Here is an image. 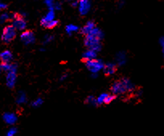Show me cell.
<instances>
[{
    "mask_svg": "<svg viewBox=\"0 0 164 136\" xmlns=\"http://www.w3.org/2000/svg\"><path fill=\"white\" fill-rule=\"evenodd\" d=\"M101 37V33L97 29H93L89 34L86 35L84 44L89 47V49L93 51H98L101 48L100 39Z\"/></svg>",
    "mask_w": 164,
    "mask_h": 136,
    "instance_id": "6da1fadb",
    "label": "cell"
},
{
    "mask_svg": "<svg viewBox=\"0 0 164 136\" xmlns=\"http://www.w3.org/2000/svg\"><path fill=\"white\" fill-rule=\"evenodd\" d=\"M133 89V85L130 83L129 80L122 79V81H117L115 82L111 87V91L113 94H123L127 91H130Z\"/></svg>",
    "mask_w": 164,
    "mask_h": 136,
    "instance_id": "7a4b0ae2",
    "label": "cell"
},
{
    "mask_svg": "<svg viewBox=\"0 0 164 136\" xmlns=\"http://www.w3.org/2000/svg\"><path fill=\"white\" fill-rule=\"evenodd\" d=\"M16 36V29L13 25H8L3 29L2 35V40L4 43H9Z\"/></svg>",
    "mask_w": 164,
    "mask_h": 136,
    "instance_id": "3957f363",
    "label": "cell"
},
{
    "mask_svg": "<svg viewBox=\"0 0 164 136\" xmlns=\"http://www.w3.org/2000/svg\"><path fill=\"white\" fill-rule=\"evenodd\" d=\"M13 19V23L12 25L15 26V28L19 31L24 30L26 27V22L24 20V19L21 15H19L18 14H15L12 17Z\"/></svg>",
    "mask_w": 164,
    "mask_h": 136,
    "instance_id": "277c9868",
    "label": "cell"
},
{
    "mask_svg": "<svg viewBox=\"0 0 164 136\" xmlns=\"http://www.w3.org/2000/svg\"><path fill=\"white\" fill-rule=\"evenodd\" d=\"M84 63L86 64L88 69H89L90 71H92V72H97V71L101 70V67L103 66V64H102V63H101V61L94 59L88 60V61L84 62Z\"/></svg>",
    "mask_w": 164,
    "mask_h": 136,
    "instance_id": "5b68a950",
    "label": "cell"
},
{
    "mask_svg": "<svg viewBox=\"0 0 164 136\" xmlns=\"http://www.w3.org/2000/svg\"><path fill=\"white\" fill-rule=\"evenodd\" d=\"M79 6V11L82 15H84L88 13L90 8V2L89 0H80V2L78 3Z\"/></svg>",
    "mask_w": 164,
    "mask_h": 136,
    "instance_id": "8992f818",
    "label": "cell"
},
{
    "mask_svg": "<svg viewBox=\"0 0 164 136\" xmlns=\"http://www.w3.org/2000/svg\"><path fill=\"white\" fill-rule=\"evenodd\" d=\"M34 39H35V37H34V34L32 31H26L21 35V40L26 44L32 42Z\"/></svg>",
    "mask_w": 164,
    "mask_h": 136,
    "instance_id": "52a82bcc",
    "label": "cell"
},
{
    "mask_svg": "<svg viewBox=\"0 0 164 136\" xmlns=\"http://www.w3.org/2000/svg\"><path fill=\"white\" fill-rule=\"evenodd\" d=\"M15 81V66H12L11 70H9V73L7 75V84L10 87H12Z\"/></svg>",
    "mask_w": 164,
    "mask_h": 136,
    "instance_id": "ba28073f",
    "label": "cell"
},
{
    "mask_svg": "<svg viewBox=\"0 0 164 136\" xmlns=\"http://www.w3.org/2000/svg\"><path fill=\"white\" fill-rule=\"evenodd\" d=\"M116 70H117V67H116L114 64L109 63L105 65V66H104V74L106 76H109V75L114 74L116 72Z\"/></svg>",
    "mask_w": 164,
    "mask_h": 136,
    "instance_id": "9c48e42d",
    "label": "cell"
},
{
    "mask_svg": "<svg viewBox=\"0 0 164 136\" xmlns=\"http://www.w3.org/2000/svg\"><path fill=\"white\" fill-rule=\"evenodd\" d=\"M12 59V54L9 51H5L0 54V60L2 63H10Z\"/></svg>",
    "mask_w": 164,
    "mask_h": 136,
    "instance_id": "30bf717a",
    "label": "cell"
},
{
    "mask_svg": "<svg viewBox=\"0 0 164 136\" xmlns=\"http://www.w3.org/2000/svg\"><path fill=\"white\" fill-rule=\"evenodd\" d=\"M94 27H95L94 23H93V22H89V23L83 27V29L81 30V33L85 35H88V34L90 33V32L93 30Z\"/></svg>",
    "mask_w": 164,
    "mask_h": 136,
    "instance_id": "8fae6325",
    "label": "cell"
},
{
    "mask_svg": "<svg viewBox=\"0 0 164 136\" xmlns=\"http://www.w3.org/2000/svg\"><path fill=\"white\" fill-rule=\"evenodd\" d=\"M95 57H96V51H93V50H89L88 51H86L84 53V57H83V59H82V61L86 62L88 60H90V59H95Z\"/></svg>",
    "mask_w": 164,
    "mask_h": 136,
    "instance_id": "7c38bea8",
    "label": "cell"
},
{
    "mask_svg": "<svg viewBox=\"0 0 164 136\" xmlns=\"http://www.w3.org/2000/svg\"><path fill=\"white\" fill-rule=\"evenodd\" d=\"M3 119L8 124H13L15 121H16V117L15 115H13V114H9V113H7L5 114L4 116H3Z\"/></svg>",
    "mask_w": 164,
    "mask_h": 136,
    "instance_id": "4fadbf2b",
    "label": "cell"
},
{
    "mask_svg": "<svg viewBox=\"0 0 164 136\" xmlns=\"http://www.w3.org/2000/svg\"><path fill=\"white\" fill-rule=\"evenodd\" d=\"M54 19V12L52 11H50L47 14V15L45 16V18L42 19V21H41V25L44 26L45 23H47L48 22L52 21Z\"/></svg>",
    "mask_w": 164,
    "mask_h": 136,
    "instance_id": "5bb4252c",
    "label": "cell"
},
{
    "mask_svg": "<svg viewBox=\"0 0 164 136\" xmlns=\"http://www.w3.org/2000/svg\"><path fill=\"white\" fill-rule=\"evenodd\" d=\"M59 22L57 21V20H52V21L48 22V23H45L44 25V27H46V28H49V29H52L54 28V27H56L57 25H58Z\"/></svg>",
    "mask_w": 164,
    "mask_h": 136,
    "instance_id": "9a60e30c",
    "label": "cell"
},
{
    "mask_svg": "<svg viewBox=\"0 0 164 136\" xmlns=\"http://www.w3.org/2000/svg\"><path fill=\"white\" fill-rule=\"evenodd\" d=\"M12 66L10 65L9 63H2L0 64V70H5V71H9L11 70Z\"/></svg>",
    "mask_w": 164,
    "mask_h": 136,
    "instance_id": "2e32d148",
    "label": "cell"
},
{
    "mask_svg": "<svg viewBox=\"0 0 164 136\" xmlns=\"http://www.w3.org/2000/svg\"><path fill=\"white\" fill-rule=\"evenodd\" d=\"M115 98H116L115 95H110V94H108V95L106 96L105 101H104V103H106V104H110L113 99H115Z\"/></svg>",
    "mask_w": 164,
    "mask_h": 136,
    "instance_id": "e0dca14e",
    "label": "cell"
},
{
    "mask_svg": "<svg viewBox=\"0 0 164 136\" xmlns=\"http://www.w3.org/2000/svg\"><path fill=\"white\" fill-rule=\"evenodd\" d=\"M107 95H108V94H102L101 95H100L98 99H97V103H98V104L104 103V101H105V99H106V98Z\"/></svg>",
    "mask_w": 164,
    "mask_h": 136,
    "instance_id": "ac0fdd59",
    "label": "cell"
},
{
    "mask_svg": "<svg viewBox=\"0 0 164 136\" xmlns=\"http://www.w3.org/2000/svg\"><path fill=\"white\" fill-rule=\"evenodd\" d=\"M9 19H10L9 14H2V15H0V23H4V22H7Z\"/></svg>",
    "mask_w": 164,
    "mask_h": 136,
    "instance_id": "d6986e66",
    "label": "cell"
},
{
    "mask_svg": "<svg viewBox=\"0 0 164 136\" xmlns=\"http://www.w3.org/2000/svg\"><path fill=\"white\" fill-rule=\"evenodd\" d=\"M77 29H78L77 26H73V25H70V26H67V28H66V30H67V31H68V32L71 33V32H73V31H77Z\"/></svg>",
    "mask_w": 164,
    "mask_h": 136,
    "instance_id": "ffe728a7",
    "label": "cell"
},
{
    "mask_svg": "<svg viewBox=\"0 0 164 136\" xmlns=\"http://www.w3.org/2000/svg\"><path fill=\"white\" fill-rule=\"evenodd\" d=\"M16 133V129H15V128H12V129H11L8 131V133H7V135L8 136H12L14 135Z\"/></svg>",
    "mask_w": 164,
    "mask_h": 136,
    "instance_id": "44dd1931",
    "label": "cell"
},
{
    "mask_svg": "<svg viewBox=\"0 0 164 136\" xmlns=\"http://www.w3.org/2000/svg\"><path fill=\"white\" fill-rule=\"evenodd\" d=\"M6 7H7V5L4 4V3H2V2H0V11L5 9Z\"/></svg>",
    "mask_w": 164,
    "mask_h": 136,
    "instance_id": "7402d4cb",
    "label": "cell"
},
{
    "mask_svg": "<svg viewBox=\"0 0 164 136\" xmlns=\"http://www.w3.org/2000/svg\"><path fill=\"white\" fill-rule=\"evenodd\" d=\"M45 2H46L48 6H52L53 0H45Z\"/></svg>",
    "mask_w": 164,
    "mask_h": 136,
    "instance_id": "603a6c76",
    "label": "cell"
},
{
    "mask_svg": "<svg viewBox=\"0 0 164 136\" xmlns=\"http://www.w3.org/2000/svg\"><path fill=\"white\" fill-rule=\"evenodd\" d=\"M162 46H163V47H164V39H162Z\"/></svg>",
    "mask_w": 164,
    "mask_h": 136,
    "instance_id": "cb8c5ba5",
    "label": "cell"
}]
</instances>
